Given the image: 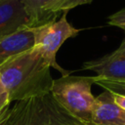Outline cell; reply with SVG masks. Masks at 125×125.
<instances>
[{
  "label": "cell",
  "instance_id": "cell-1",
  "mask_svg": "<svg viewBox=\"0 0 125 125\" xmlns=\"http://www.w3.org/2000/svg\"><path fill=\"white\" fill-rule=\"evenodd\" d=\"M51 65L35 48L13 56L0 65V77L10 103L51 93Z\"/></svg>",
  "mask_w": 125,
  "mask_h": 125
},
{
  "label": "cell",
  "instance_id": "cell-2",
  "mask_svg": "<svg viewBox=\"0 0 125 125\" xmlns=\"http://www.w3.org/2000/svg\"><path fill=\"white\" fill-rule=\"evenodd\" d=\"M97 76L62 75L54 79L51 95L54 100L71 116L87 124L92 123V113L96 97L91 88Z\"/></svg>",
  "mask_w": 125,
  "mask_h": 125
},
{
  "label": "cell",
  "instance_id": "cell-3",
  "mask_svg": "<svg viewBox=\"0 0 125 125\" xmlns=\"http://www.w3.org/2000/svg\"><path fill=\"white\" fill-rule=\"evenodd\" d=\"M66 14L63 13L58 21L55 20L43 25L30 28L33 33V48L38 50L51 67L59 70L62 75L69 74V72L57 62V53L68 38L75 37L80 32V29L75 28L67 21Z\"/></svg>",
  "mask_w": 125,
  "mask_h": 125
},
{
  "label": "cell",
  "instance_id": "cell-4",
  "mask_svg": "<svg viewBox=\"0 0 125 125\" xmlns=\"http://www.w3.org/2000/svg\"><path fill=\"white\" fill-rule=\"evenodd\" d=\"M52 97L46 96L25 101L24 125H81Z\"/></svg>",
  "mask_w": 125,
  "mask_h": 125
},
{
  "label": "cell",
  "instance_id": "cell-5",
  "mask_svg": "<svg viewBox=\"0 0 125 125\" xmlns=\"http://www.w3.org/2000/svg\"><path fill=\"white\" fill-rule=\"evenodd\" d=\"M82 69L94 71L100 78L125 81V43L109 55L84 62Z\"/></svg>",
  "mask_w": 125,
  "mask_h": 125
},
{
  "label": "cell",
  "instance_id": "cell-6",
  "mask_svg": "<svg viewBox=\"0 0 125 125\" xmlns=\"http://www.w3.org/2000/svg\"><path fill=\"white\" fill-rule=\"evenodd\" d=\"M94 125H125V110L117 105L108 91L96 97L92 113Z\"/></svg>",
  "mask_w": 125,
  "mask_h": 125
},
{
  "label": "cell",
  "instance_id": "cell-7",
  "mask_svg": "<svg viewBox=\"0 0 125 125\" xmlns=\"http://www.w3.org/2000/svg\"><path fill=\"white\" fill-rule=\"evenodd\" d=\"M27 24L28 19L21 0H0V38Z\"/></svg>",
  "mask_w": 125,
  "mask_h": 125
},
{
  "label": "cell",
  "instance_id": "cell-8",
  "mask_svg": "<svg viewBox=\"0 0 125 125\" xmlns=\"http://www.w3.org/2000/svg\"><path fill=\"white\" fill-rule=\"evenodd\" d=\"M33 47V33L27 26L0 38V65L15 55Z\"/></svg>",
  "mask_w": 125,
  "mask_h": 125
},
{
  "label": "cell",
  "instance_id": "cell-9",
  "mask_svg": "<svg viewBox=\"0 0 125 125\" xmlns=\"http://www.w3.org/2000/svg\"><path fill=\"white\" fill-rule=\"evenodd\" d=\"M54 0H21L28 19L27 27L33 28L52 21L47 15V8Z\"/></svg>",
  "mask_w": 125,
  "mask_h": 125
},
{
  "label": "cell",
  "instance_id": "cell-10",
  "mask_svg": "<svg viewBox=\"0 0 125 125\" xmlns=\"http://www.w3.org/2000/svg\"><path fill=\"white\" fill-rule=\"evenodd\" d=\"M93 0H54L47 8V15L51 21L57 20V18L63 13H67L69 10L86 4H91Z\"/></svg>",
  "mask_w": 125,
  "mask_h": 125
},
{
  "label": "cell",
  "instance_id": "cell-11",
  "mask_svg": "<svg viewBox=\"0 0 125 125\" xmlns=\"http://www.w3.org/2000/svg\"><path fill=\"white\" fill-rule=\"evenodd\" d=\"M25 102H16L12 107H8L4 117L0 120V125H24Z\"/></svg>",
  "mask_w": 125,
  "mask_h": 125
},
{
  "label": "cell",
  "instance_id": "cell-12",
  "mask_svg": "<svg viewBox=\"0 0 125 125\" xmlns=\"http://www.w3.org/2000/svg\"><path fill=\"white\" fill-rule=\"evenodd\" d=\"M95 84H98L99 86L104 88L105 91H108L110 93L125 96V81L108 80V79H104V78H100L99 76H97Z\"/></svg>",
  "mask_w": 125,
  "mask_h": 125
},
{
  "label": "cell",
  "instance_id": "cell-13",
  "mask_svg": "<svg viewBox=\"0 0 125 125\" xmlns=\"http://www.w3.org/2000/svg\"><path fill=\"white\" fill-rule=\"evenodd\" d=\"M107 23L125 30V9H122L108 17Z\"/></svg>",
  "mask_w": 125,
  "mask_h": 125
},
{
  "label": "cell",
  "instance_id": "cell-14",
  "mask_svg": "<svg viewBox=\"0 0 125 125\" xmlns=\"http://www.w3.org/2000/svg\"><path fill=\"white\" fill-rule=\"evenodd\" d=\"M111 94H112V98H113L114 103L125 110V96L119 95V94H114V93H111Z\"/></svg>",
  "mask_w": 125,
  "mask_h": 125
},
{
  "label": "cell",
  "instance_id": "cell-15",
  "mask_svg": "<svg viewBox=\"0 0 125 125\" xmlns=\"http://www.w3.org/2000/svg\"><path fill=\"white\" fill-rule=\"evenodd\" d=\"M10 101H9V97H8V94L5 92L3 94H0V112L6 108L7 106L10 105Z\"/></svg>",
  "mask_w": 125,
  "mask_h": 125
},
{
  "label": "cell",
  "instance_id": "cell-16",
  "mask_svg": "<svg viewBox=\"0 0 125 125\" xmlns=\"http://www.w3.org/2000/svg\"><path fill=\"white\" fill-rule=\"evenodd\" d=\"M6 91H5V89H4V86H3V84H2V81H1V77H0V94H3V93H5Z\"/></svg>",
  "mask_w": 125,
  "mask_h": 125
},
{
  "label": "cell",
  "instance_id": "cell-17",
  "mask_svg": "<svg viewBox=\"0 0 125 125\" xmlns=\"http://www.w3.org/2000/svg\"><path fill=\"white\" fill-rule=\"evenodd\" d=\"M8 107H9V106H7L6 108H4V109H3V110H2L1 112H0V120H1V119H2L3 117H4V115H5V113H6L7 109H8Z\"/></svg>",
  "mask_w": 125,
  "mask_h": 125
},
{
  "label": "cell",
  "instance_id": "cell-18",
  "mask_svg": "<svg viewBox=\"0 0 125 125\" xmlns=\"http://www.w3.org/2000/svg\"><path fill=\"white\" fill-rule=\"evenodd\" d=\"M81 125H94V124H87V123H82Z\"/></svg>",
  "mask_w": 125,
  "mask_h": 125
},
{
  "label": "cell",
  "instance_id": "cell-19",
  "mask_svg": "<svg viewBox=\"0 0 125 125\" xmlns=\"http://www.w3.org/2000/svg\"><path fill=\"white\" fill-rule=\"evenodd\" d=\"M122 42H123V43H125V39H124V40H123V41H122Z\"/></svg>",
  "mask_w": 125,
  "mask_h": 125
}]
</instances>
